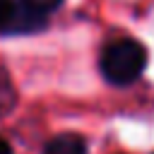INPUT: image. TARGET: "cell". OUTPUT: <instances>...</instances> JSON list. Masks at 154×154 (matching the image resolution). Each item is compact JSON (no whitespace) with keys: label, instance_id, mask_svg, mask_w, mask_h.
Returning a JSON list of instances; mask_svg holds the SVG:
<instances>
[{"label":"cell","instance_id":"3957f363","mask_svg":"<svg viewBox=\"0 0 154 154\" xmlns=\"http://www.w3.org/2000/svg\"><path fill=\"white\" fill-rule=\"evenodd\" d=\"M43 154H87V144L79 135H72V132H65V135H58L53 137Z\"/></svg>","mask_w":154,"mask_h":154},{"label":"cell","instance_id":"5b68a950","mask_svg":"<svg viewBox=\"0 0 154 154\" xmlns=\"http://www.w3.org/2000/svg\"><path fill=\"white\" fill-rule=\"evenodd\" d=\"M0 154H12V147H10L2 137H0Z\"/></svg>","mask_w":154,"mask_h":154},{"label":"cell","instance_id":"7a4b0ae2","mask_svg":"<svg viewBox=\"0 0 154 154\" xmlns=\"http://www.w3.org/2000/svg\"><path fill=\"white\" fill-rule=\"evenodd\" d=\"M46 24L43 14L14 0H0V34H26Z\"/></svg>","mask_w":154,"mask_h":154},{"label":"cell","instance_id":"277c9868","mask_svg":"<svg viewBox=\"0 0 154 154\" xmlns=\"http://www.w3.org/2000/svg\"><path fill=\"white\" fill-rule=\"evenodd\" d=\"M19 2H22L24 7L38 12V14H48V12H53L55 7H60L63 0H19Z\"/></svg>","mask_w":154,"mask_h":154},{"label":"cell","instance_id":"6da1fadb","mask_svg":"<svg viewBox=\"0 0 154 154\" xmlns=\"http://www.w3.org/2000/svg\"><path fill=\"white\" fill-rule=\"evenodd\" d=\"M147 65V51L135 38H116L101 53V75L111 84H130L135 82Z\"/></svg>","mask_w":154,"mask_h":154}]
</instances>
